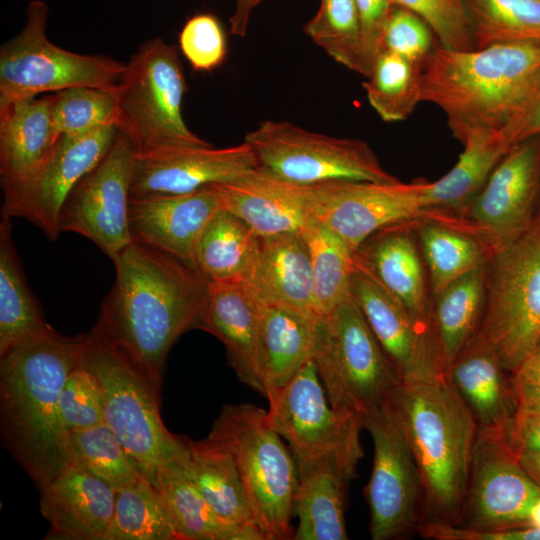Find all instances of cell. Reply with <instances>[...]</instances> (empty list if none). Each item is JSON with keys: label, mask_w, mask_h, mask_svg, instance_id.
Here are the masks:
<instances>
[{"label": "cell", "mask_w": 540, "mask_h": 540, "mask_svg": "<svg viewBox=\"0 0 540 540\" xmlns=\"http://www.w3.org/2000/svg\"><path fill=\"white\" fill-rule=\"evenodd\" d=\"M179 47L195 71H212L225 60L226 35L219 20L210 13L189 18L179 34Z\"/></svg>", "instance_id": "cell-47"}, {"label": "cell", "mask_w": 540, "mask_h": 540, "mask_svg": "<svg viewBox=\"0 0 540 540\" xmlns=\"http://www.w3.org/2000/svg\"><path fill=\"white\" fill-rule=\"evenodd\" d=\"M85 336L50 326L0 355L2 440L40 492L68 464L59 397L81 362Z\"/></svg>", "instance_id": "cell-2"}, {"label": "cell", "mask_w": 540, "mask_h": 540, "mask_svg": "<svg viewBox=\"0 0 540 540\" xmlns=\"http://www.w3.org/2000/svg\"><path fill=\"white\" fill-rule=\"evenodd\" d=\"M475 49L509 42H540V0H464Z\"/></svg>", "instance_id": "cell-42"}, {"label": "cell", "mask_w": 540, "mask_h": 540, "mask_svg": "<svg viewBox=\"0 0 540 540\" xmlns=\"http://www.w3.org/2000/svg\"><path fill=\"white\" fill-rule=\"evenodd\" d=\"M383 50L424 64L433 50L430 27L415 13L394 5L383 34Z\"/></svg>", "instance_id": "cell-48"}, {"label": "cell", "mask_w": 540, "mask_h": 540, "mask_svg": "<svg viewBox=\"0 0 540 540\" xmlns=\"http://www.w3.org/2000/svg\"><path fill=\"white\" fill-rule=\"evenodd\" d=\"M312 359L342 411L363 416L403 383L352 298L317 320Z\"/></svg>", "instance_id": "cell-8"}, {"label": "cell", "mask_w": 540, "mask_h": 540, "mask_svg": "<svg viewBox=\"0 0 540 540\" xmlns=\"http://www.w3.org/2000/svg\"><path fill=\"white\" fill-rule=\"evenodd\" d=\"M500 134L510 147L540 135V69Z\"/></svg>", "instance_id": "cell-49"}, {"label": "cell", "mask_w": 540, "mask_h": 540, "mask_svg": "<svg viewBox=\"0 0 540 540\" xmlns=\"http://www.w3.org/2000/svg\"><path fill=\"white\" fill-rule=\"evenodd\" d=\"M187 91L178 48L154 37L143 42L126 62L115 90V126L137 154L183 147L208 146L183 118Z\"/></svg>", "instance_id": "cell-6"}, {"label": "cell", "mask_w": 540, "mask_h": 540, "mask_svg": "<svg viewBox=\"0 0 540 540\" xmlns=\"http://www.w3.org/2000/svg\"><path fill=\"white\" fill-rule=\"evenodd\" d=\"M264 304L289 308L318 319L311 257L301 233L259 236L257 256L246 281Z\"/></svg>", "instance_id": "cell-28"}, {"label": "cell", "mask_w": 540, "mask_h": 540, "mask_svg": "<svg viewBox=\"0 0 540 540\" xmlns=\"http://www.w3.org/2000/svg\"><path fill=\"white\" fill-rule=\"evenodd\" d=\"M497 434L517 456L540 453V412L517 410Z\"/></svg>", "instance_id": "cell-51"}, {"label": "cell", "mask_w": 540, "mask_h": 540, "mask_svg": "<svg viewBox=\"0 0 540 540\" xmlns=\"http://www.w3.org/2000/svg\"><path fill=\"white\" fill-rule=\"evenodd\" d=\"M511 378L518 410L540 412V354L532 353Z\"/></svg>", "instance_id": "cell-52"}, {"label": "cell", "mask_w": 540, "mask_h": 540, "mask_svg": "<svg viewBox=\"0 0 540 540\" xmlns=\"http://www.w3.org/2000/svg\"><path fill=\"white\" fill-rule=\"evenodd\" d=\"M427 183L338 180L308 185L309 211L355 252L370 235L386 226L429 219Z\"/></svg>", "instance_id": "cell-15"}, {"label": "cell", "mask_w": 540, "mask_h": 540, "mask_svg": "<svg viewBox=\"0 0 540 540\" xmlns=\"http://www.w3.org/2000/svg\"><path fill=\"white\" fill-rule=\"evenodd\" d=\"M414 221L374 232L354 252V261L399 300L422 331L433 334L432 303Z\"/></svg>", "instance_id": "cell-21"}, {"label": "cell", "mask_w": 540, "mask_h": 540, "mask_svg": "<svg viewBox=\"0 0 540 540\" xmlns=\"http://www.w3.org/2000/svg\"><path fill=\"white\" fill-rule=\"evenodd\" d=\"M423 19L440 41L451 50L475 49L471 20L464 0H391Z\"/></svg>", "instance_id": "cell-46"}, {"label": "cell", "mask_w": 540, "mask_h": 540, "mask_svg": "<svg viewBox=\"0 0 540 540\" xmlns=\"http://www.w3.org/2000/svg\"><path fill=\"white\" fill-rule=\"evenodd\" d=\"M533 353L540 354V340H539L538 345H537V347H536V349H535V351Z\"/></svg>", "instance_id": "cell-57"}, {"label": "cell", "mask_w": 540, "mask_h": 540, "mask_svg": "<svg viewBox=\"0 0 540 540\" xmlns=\"http://www.w3.org/2000/svg\"><path fill=\"white\" fill-rule=\"evenodd\" d=\"M114 503L110 485L67 464L41 491L40 511L50 524L45 539L104 540Z\"/></svg>", "instance_id": "cell-25"}, {"label": "cell", "mask_w": 540, "mask_h": 540, "mask_svg": "<svg viewBox=\"0 0 540 540\" xmlns=\"http://www.w3.org/2000/svg\"><path fill=\"white\" fill-rule=\"evenodd\" d=\"M463 151L443 177L428 182L427 209L444 217L461 213L484 187L491 173L511 148L500 132H482L462 142Z\"/></svg>", "instance_id": "cell-33"}, {"label": "cell", "mask_w": 540, "mask_h": 540, "mask_svg": "<svg viewBox=\"0 0 540 540\" xmlns=\"http://www.w3.org/2000/svg\"><path fill=\"white\" fill-rule=\"evenodd\" d=\"M104 540H181L160 491L145 477L115 491Z\"/></svg>", "instance_id": "cell-37"}, {"label": "cell", "mask_w": 540, "mask_h": 540, "mask_svg": "<svg viewBox=\"0 0 540 540\" xmlns=\"http://www.w3.org/2000/svg\"><path fill=\"white\" fill-rule=\"evenodd\" d=\"M533 225L540 228V193L537 201L536 211L534 215Z\"/></svg>", "instance_id": "cell-56"}, {"label": "cell", "mask_w": 540, "mask_h": 540, "mask_svg": "<svg viewBox=\"0 0 540 540\" xmlns=\"http://www.w3.org/2000/svg\"><path fill=\"white\" fill-rule=\"evenodd\" d=\"M297 468L292 510L298 523L293 539H348L345 509L349 483L335 467L326 463Z\"/></svg>", "instance_id": "cell-31"}, {"label": "cell", "mask_w": 540, "mask_h": 540, "mask_svg": "<svg viewBox=\"0 0 540 540\" xmlns=\"http://www.w3.org/2000/svg\"><path fill=\"white\" fill-rule=\"evenodd\" d=\"M414 228L432 297L489 261L491 253L485 244L464 231L429 219L415 220Z\"/></svg>", "instance_id": "cell-36"}, {"label": "cell", "mask_w": 540, "mask_h": 540, "mask_svg": "<svg viewBox=\"0 0 540 540\" xmlns=\"http://www.w3.org/2000/svg\"><path fill=\"white\" fill-rule=\"evenodd\" d=\"M220 208L214 184L189 193L130 198V234L133 241L195 266L199 237Z\"/></svg>", "instance_id": "cell-22"}, {"label": "cell", "mask_w": 540, "mask_h": 540, "mask_svg": "<svg viewBox=\"0 0 540 540\" xmlns=\"http://www.w3.org/2000/svg\"><path fill=\"white\" fill-rule=\"evenodd\" d=\"M263 0H236L234 11L230 17V32L232 35L244 37L253 10Z\"/></svg>", "instance_id": "cell-53"}, {"label": "cell", "mask_w": 540, "mask_h": 540, "mask_svg": "<svg viewBox=\"0 0 540 540\" xmlns=\"http://www.w3.org/2000/svg\"><path fill=\"white\" fill-rule=\"evenodd\" d=\"M118 130L109 125L79 135H60L39 169L23 183L3 189L1 214L27 219L54 241L59 215L76 184L106 155Z\"/></svg>", "instance_id": "cell-17"}, {"label": "cell", "mask_w": 540, "mask_h": 540, "mask_svg": "<svg viewBox=\"0 0 540 540\" xmlns=\"http://www.w3.org/2000/svg\"><path fill=\"white\" fill-rule=\"evenodd\" d=\"M540 486L497 433L478 429L458 527L503 530L529 526Z\"/></svg>", "instance_id": "cell-18"}, {"label": "cell", "mask_w": 540, "mask_h": 540, "mask_svg": "<svg viewBox=\"0 0 540 540\" xmlns=\"http://www.w3.org/2000/svg\"><path fill=\"white\" fill-rule=\"evenodd\" d=\"M81 364L100 387L105 422L156 488L164 470L189 457L188 439L160 414L161 387L119 351L86 333Z\"/></svg>", "instance_id": "cell-5"}, {"label": "cell", "mask_w": 540, "mask_h": 540, "mask_svg": "<svg viewBox=\"0 0 540 540\" xmlns=\"http://www.w3.org/2000/svg\"><path fill=\"white\" fill-rule=\"evenodd\" d=\"M479 430L499 433L518 410L511 372L477 335L444 372Z\"/></svg>", "instance_id": "cell-27"}, {"label": "cell", "mask_w": 540, "mask_h": 540, "mask_svg": "<svg viewBox=\"0 0 540 540\" xmlns=\"http://www.w3.org/2000/svg\"><path fill=\"white\" fill-rule=\"evenodd\" d=\"M136 154L118 132L106 155L69 193L59 215L61 232L84 236L112 261L133 242L129 203Z\"/></svg>", "instance_id": "cell-16"}, {"label": "cell", "mask_w": 540, "mask_h": 540, "mask_svg": "<svg viewBox=\"0 0 540 540\" xmlns=\"http://www.w3.org/2000/svg\"><path fill=\"white\" fill-rule=\"evenodd\" d=\"M258 167L302 185L350 180L400 181L386 171L361 139L309 131L288 121L265 120L246 133Z\"/></svg>", "instance_id": "cell-12"}, {"label": "cell", "mask_w": 540, "mask_h": 540, "mask_svg": "<svg viewBox=\"0 0 540 540\" xmlns=\"http://www.w3.org/2000/svg\"><path fill=\"white\" fill-rule=\"evenodd\" d=\"M221 208L244 220L258 236L302 233L314 220L307 185L285 180L260 167L214 184Z\"/></svg>", "instance_id": "cell-23"}, {"label": "cell", "mask_w": 540, "mask_h": 540, "mask_svg": "<svg viewBox=\"0 0 540 540\" xmlns=\"http://www.w3.org/2000/svg\"><path fill=\"white\" fill-rule=\"evenodd\" d=\"M383 403L400 426L420 471V525L458 526L478 433L469 409L445 375L402 383Z\"/></svg>", "instance_id": "cell-3"}, {"label": "cell", "mask_w": 540, "mask_h": 540, "mask_svg": "<svg viewBox=\"0 0 540 540\" xmlns=\"http://www.w3.org/2000/svg\"><path fill=\"white\" fill-rule=\"evenodd\" d=\"M350 294L403 383L444 375L433 334L422 331L399 300L355 261Z\"/></svg>", "instance_id": "cell-19"}, {"label": "cell", "mask_w": 540, "mask_h": 540, "mask_svg": "<svg viewBox=\"0 0 540 540\" xmlns=\"http://www.w3.org/2000/svg\"><path fill=\"white\" fill-rule=\"evenodd\" d=\"M539 193L540 135L513 145L452 223L482 241L492 254L532 227Z\"/></svg>", "instance_id": "cell-14"}, {"label": "cell", "mask_w": 540, "mask_h": 540, "mask_svg": "<svg viewBox=\"0 0 540 540\" xmlns=\"http://www.w3.org/2000/svg\"><path fill=\"white\" fill-rule=\"evenodd\" d=\"M66 457L68 464L98 477L115 491L142 476L135 461L106 422L69 432L66 437Z\"/></svg>", "instance_id": "cell-40"}, {"label": "cell", "mask_w": 540, "mask_h": 540, "mask_svg": "<svg viewBox=\"0 0 540 540\" xmlns=\"http://www.w3.org/2000/svg\"><path fill=\"white\" fill-rule=\"evenodd\" d=\"M267 411L251 403L226 404L210 434L231 452L255 521L269 540L293 539L296 460L268 424Z\"/></svg>", "instance_id": "cell-7"}, {"label": "cell", "mask_w": 540, "mask_h": 540, "mask_svg": "<svg viewBox=\"0 0 540 540\" xmlns=\"http://www.w3.org/2000/svg\"><path fill=\"white\" fill-rule=\"evenodd\" d=\"M50 325L30 289L12 238L11 218L0 221V355Z\"/></svg>", "instance_id": "cell-34"}, {"label": "cell", "mask_w": 540, "mask_h": 540, "mask_svg": "<svg viewBox=\"0 0 540 540\" xmlns=\"http://www.w3.org/2000/svg\"><path fill=\"white\" fill-rule=\"evenodd\" d=\"M262 302L244 280L209 282L198 329L218 338L238 379L265 397L259 370Z\"/></svg>", "instance_id": "cell-24"}, {"label": "cell", "mask_w": 540, "mask_h": 540, "mask_svg": "<svg viewBox=\"0 0 540 540\" xmlns=\"http://www.w3.org/2000/svg\"><path fill=\"white\" fill-rule=\"evenodd\" d=\"M267 421L288 446L297 467L326 463L350 482L364 453L362 415L334 408L310 359L284 387L267 397Z\"/></svg>", "instance_id": "cell-9"}, {"label": "cell", "mask_w": 540, "mask_h": 540, "mask_svg": "<svg viewBox=\"0 0 540 540\" xmlns=\"http://www.w3.org/2000/svg\"><path fill=\"white\" fill-rule=\"evenodd\" d=\"M257 167L256 157L244 141L225 148L183 146L136 154L130 198L189 193L232 181Z\"/></svg>", "instance_id": "cell-20"}, {"label": "cell", "mask_w": 540, "mask_h": 540, "mask_svg": "<svg viewBox=\"0 0 540 540\" xmlns=\"http://www.w3.org/2000/svg\"><path fill=\"white\" fill-rule=\"evenodd\" d=\"M423 64L383 50L363 83L367 99L386 122L406 120L421 102Z\"/></svg>", "instance_id": "cell-39"}, {"label": "cell", "mask_w": 540, "mask_h": 540, "mask_svg": "<svg viewBox=\"0 0 540 540\" xmlns=\"http://www.w3.org/2000/svg\"><path fill=\"white\" fill-rule=\"evenodd\" d=\"M301 234L310 252L314 306L319 319L351 298L354 252L317 220Z\"/></svg>", "instance_id": "cell-38"}, {"label": "cell", "mask_w": 540, "mask_h": 540, "mask_svg": "<svg viewBox=\"0 0 540 540\" xmlns=\"http://www.w3.org/2000/svg\"><path fill=\"white\" fill-rule=\"evenodd\" d=\"M113 263L114 284L89 333L162 388L171 348L198 329L209 281L193 264L136 241Z\"/></svg>", "instance_id": "cell-1"}, {"label": "cell", "mask_w": 540, "mask_h": 540, "mask_svg": "<svg viewBox=\"0 0 540 540\" xmlns=\"http://www.w3.org/2000/svg\"><path fill=\"white\" fill-rule=\"evenodd\" d=\"M488 262L433 297L431 326L444 372L478 333L486 301Z\"/></svg>", "instance_id": "cell-32"}, {"label": "cell", "mask_w": 540, "mask_h": 540, "mask_svg": "<svg viewBox=\"0 0 540 540\" xmlns=\"http://www.w3.org/2000/svg\"><path fill=\"white\" fill-rule=\"evenodd\" d=\"M316 318L262 303L259 370L265 397L287 385L313 356Z\"/></svg>", "instance_id": "cell-30"}, {"label": "cell", "mask_w": 540, "mask_h": 540, "mask_svg": "<svg viewBox=\"0 0 540 540\" xmlns=\"http://www.w3.org/2000/svg\"><path fill=\"white\" fill-rule=\"evenodd\" d=\"M355 3L369 76L376 58L383 51V34L394 4L391 0H355Z\"/></svg>", "instance_id": "cell-50"}, {"label": "cell", "mask_w": 540, "mask_h": 540, "mask_svg": "<svg viewBox=\"0 0 540 540\" xmlns=\"http://www.w3.org/2000/svg\"><path fill=\"white\" fill-rule=\"evenodd\" d=\"M49 7L28 3L21 31L0 47V109L43 92L95 87L115 92L126 62L65 50L47 36Z\"/></svg>", "instance_id": "cell-11"}, {"label": "cell", "mask_w": 540, "mask_h": 540, "mask_svg": "<svg viewBox=\"0 0 540 540\" xmlns=\"http://www.w3.org/2000/svg\"><path fill=\"white\" fill-rule=\"evenodd\" d=\"M373 442V465L364 489L373 540L400 539L421 523L423 485L411 448L391 412L382 403L363 416Z\"/></svg>", "instance_id": "cell-13"}, {"label": "cell", "mask_w": 540, "mask_h": 540, "mask_svg": "<svg viewBox=\"0 0 540 540\" xmlns=\"http://www.w3.org/2000/svg\"><path fill=\"white\" fill-rule=\"evenodd\" d=\"M540 69V42L458 51L439 45L423 64L421 102L438 106L461 143L500 132Z\"/></svg>", "instance_id": "cell-4"}, {"label": "cell", "mask_w": 540, "mask_h": 540, "mask_svg": "<svg viewBox=\"0 0 540 540\" xmlns=\"http://www.w3.org/2000/svg\"><path fill=\"white\" fill-rule=\"evenodd\" d=\"M529 526L540 529V498L533 505L529 515Z\"/></svg>", "instance_id": "cell-55"}, {"label": "cell", "mask_w": 540, "mask_h": 540, "mask_svg": "<svg viewBox=\"0 0 540 540\" xmlns=\"http://www.w3.org/2000/svg\"><path fill=\"white\" fill-rule=\"evenodd\" d=\"M517 457L522 468L540 486V453L523 454Z\"/></svg>", "instance_id": "cell-54"}, {"label": "cell", "mask_w": 540, "mask_h": 540, "mask_svg": "<svg viewBox=\"0 0 540 540\" xmlns=\"http://www.w3.org/2000/svg\"><path fill=\"white\" fill-rule=\"evenodd\" d=\"M59 421L69 432L105 422L103 397L94 375L80 364L71 371L59 397Z\"/></svg>", "instance_id": "cell-45"}, {"label": "cell", "mask_w": 540, "mask_h": 540, "mask_svg": "<svg viewBox=\"0 0 540 540\" xmlns=\"http://www.w3.org/2000/svg\"><path fill=\"white\" fill-rule=\"evenodd\" d=\"M477 336L509 372L536 349L540 340V228L532 227L493 252Z\"/></svg>", "instance_id": "cell-10"}, {"label": "cell", "mask_w": 540, "mask_h": 540, "mask_svg": "<svg viewBox=\"0 0 540 540\" xmlns=\"http://www.w3.org/2000/svg\"><path fill=\"white\" fill-rule=\"evenodd\" d=\"M189 457L164 470L158 490L173 519L181 540H228L189 472Z\"/></svg>", "instance_id": "cell-41"}, {"label": "cell", "mask_w": 540, "mask_h": 540, "mask_svg": "<svg viewBox=\"0 0 540 540\" xmlns=\"http://www.w3.org/2000/svg\"><path fill=\"white\" fill-rule=\"evenodd\" d=\"M52 95L15 101L0 109V177L7 189L29 179L51 153L59 135Z\"/></svg>", "instance_id": "cell-29"}, {"label": "cell", "mask_w": 540, "mask_h": 540, "mask_svg": "<svg viewBox=\"0 0 540 540\" xmlns=\"http://www.w3.org/2000/svg\"><path fill=\"white\" fill-rule=\"evenodd\" d=\"M52 122L60 135H79L114 125L117 100L114 92L95 87H72L55 92L51 103Z\"/></svg>", "instance_id": "cell-44"}, {"label": "cell", "mask_w": 540, "mask_h": 540, "mask_svg": "<svg viewBox=\"0 0 540 540\" xmlns=\"http://www.w3.org/2000/svg\"><path fill=\"white\" fill-rule=\"evenodd\" d=\"M189 472L228 540H268L255 521L245 489L229 449L216 437L188 439Z\"/></svg>", "instance_id": "cell-26"}, {"label": "cell", "mask_w": 540, "mask_h": 540, "mask_svg": "<svg viewBox=\"0 0 540 540\" xmlns=\"http://www.w3.org/2000/svg\"><path fill=\"white\" fill-rule=\"evenodd\" d=\"M258 243L259 236L244 220L220 208L199 237L195 266L209 282L248 281Z\"/></svg>", "instance_id": "cell-35"}, {"label": "cell", "mask_w": 540, "mask_h": 540, "mask_svg": "<svg viewBox=\"0 0 540 540\" xmlns=\"http://www.w3.org/2000/svg\"><path fill=\"white\" fill-rule=\"evenodd\" d=\"M303 30L333 60L368 76L355 0H320L317 12Z\"/></svg>", "instance_id": "cell-43"}]
</instances>
